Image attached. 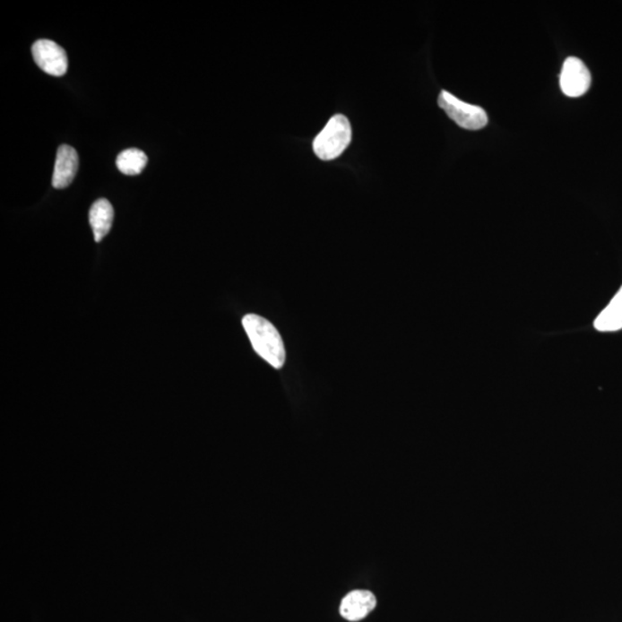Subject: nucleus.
Segmentation results:
<instances>
[{
	"label": "nucleus",
	"instance_id": "f257e3e1",
	"mask_svg": "<svg viewBox=\"0 0 622 622\" xmlns=\"http://www.w3.org/2000/svg\"><path fill=\"white\" fill-rule=\"evenodd\" d=\"M246 333L248 334L254 350L276 369L285 365L284 342L276 327L258 315L249 314L242 319Z\"/></svg>",
	"mask_w": 622,
	"mask_h": 622
},
{
	"label": "nucleus",
	"instance_id": "f03ea898",
	"mask_svg": "<svg viewBox=\"0 0 622 622\" xmlns=\"http://www.w3.org/2000/svg\"><path fill=\"white\" fill-rule=\"evenodd\" d=\"M351 141L350 120L335 115L314 141V151L319 160H333L349 148Z\"/></svg>",
	"mask_w": 622,
	"mask_h": 622
},
{
	"label": "nucleus",
	"instance_id": "7ed1b4c3",
	"mask_svg": "<svg viewBox=\"0 0 622 622\" xmlns=\"http://www.w3.org/2000/svg\"><path fill=\"white\" fill-rule=\"evenodd\" d=\"M438 104L439 108L446 112L448 118L454 120L460 127L468 131H479L487 126L488 119L484 108L463 102L451 92H440Z\"/></svg>",
	"mask_w": 622,
	"mask_h": 622
},
{
	"label": "nucleus",
	"instance_id": "20e7f679",
	"mask_svg": "<svg viewBox=\"0 0 622 622\" xmlns=\"http://www.w3.org/2000/svg\"><path fill=\"white\" fill-rule=\"evenodd\" d=\"M560 88L568 97H581L592 86V74L583 60L576 56H569L561 68Z\"/></svg>",
	"mask_w": 622,
	"mask_h": 622
},
{
	"label": "nucleus",
	"instance_id": "39448f33",
	"mask_svg": "<svg viewBox=\"0 0 622 622\" xmlns=\"http://www.w3.org/2000/svg\"><path fill=\"white\" fill-rule=\"evenodd\" d=\"M32 56L40 70L52 76L66 74L68 58L64 48L54 40L39 39L31 48Z\"/></svg>",
	"mask_w": 622,
	"mask_h": 622
},
{
	"label": "nucleus",
	"instance_id": "423d86ee",
	"mask_svg": "<svg viewBox=\"0 0 622 622\" xmlns=\"http://www.w3.org/2000/svg\"><path fill=\"white\" fill-rule=\"evenodd\" d=\"M79 169V156L74 148L70 145H60L55 164L52 185L56 189L68 187L74 180Z\"/></svg>",
	"mask_w": 622,
	"mask_h": 622
},
{
	"label": "nucleus",
	"instance_id": "0eeeda50",
	"mask_svg": "<svg viewBox=\"0 0 622 622\" xmlns=\"http://www.w3.org/2000/svg\"><path fill=\"white\" fill-rule=\"evenodd\" d=\"M377 600L373 592L354 591L343 597L341 605V615L349 621H359L373 612Z\"/></svg>",
	"mask_w": 622,
	"mask_h": 622
},
{
	"label": "nucleus",
	"instance_id": "6e6552de",
	"mask_svg": "<svg viewBox=\"0 0 622 622\" xmlns=\"http://www.w3.org/2000/svg\"><path fill=\"white\" fill-rule=\"evenodd\" d=\"M115 210L110 202L105 199L97 200L89 212V221L96 242H100L108 236L112 228Z\"/></svg>",
	"mask_w": 622,
	"mask_h": 622
},
{
	"label": "nucleus",
	"instance_id": "1a4fd4ad",
	"mask_svg": "<svg viewBox=\"0 0 622 622\" xmlns=\"http://www.w3.org/2000/svg\"><path fill=\"white\" fill-rule=\"evenodd\" d=\"M593 326L600 333H616L622 329V286L607 308L597 316Z\"/></svg>",
	"mask_w": 622,
	"mask_h": 622
},
{
	"label": "nucleus",
	"instance_id": "9d476101",
	"mask_svg": "<svg viewBox=\"0 0 622 622\" xmlns=\"http://www.w3.org/2000/svg\"><path fill=\"white\" fill-rule=\"evenodd\" d=\"M148 163V157L139 149H127L117 159V167L126 176H137L143 171Z\"/></svg>",
	"mask_w": 622,
	"mask_h": 622
}]
</instances>
